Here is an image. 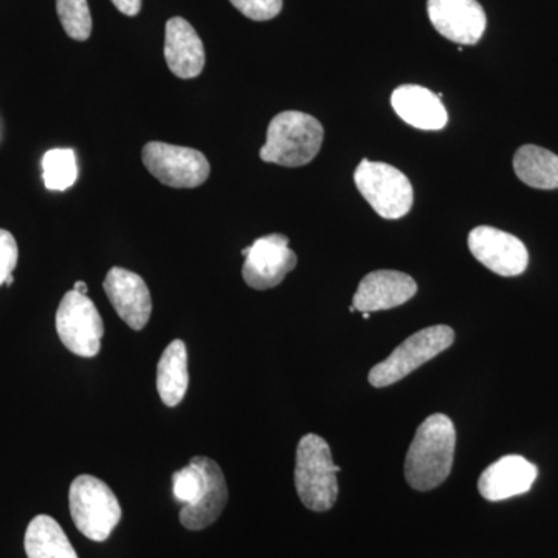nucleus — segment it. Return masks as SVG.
<instances>
[{
	"mask_svg": "<svg viewBox=\"0 0 558 558\" xmlns=\"http://www.w3.org/2000/svg\"><path fill=\"white\" fill-rule=\"evenodd\" d=\"M391 105L400 119L417 130L439 131L449 121V113L438 95L414 84H405L392 92Z\"/></svg>",
	"mask_w": 558,
	"mask_h": 558,
	"instance_id": "nucleus-17",
	"label": "nucleus"
},
{
	"mask_svg": "<svg viewBox=\"0 0 558 558\" xmlns=\"http://www.w3.org/2000/svg\"><path fill=\"white\" fill-rule=\"evenodd\" d=\"M58 17L69 38L87 40L92 33V16L87 0H57Z\"/></svg>",
	"mask_w": 558,
	"mask_h": 558,
	"instance_id": "nucleus-22",
	"label": "nucleus"
},
{
	"mask_svg": "<svg viewBox=\"0 0 558 558\" xmlns=\"http://www.w3.org/2000/svg\"><path fill=\"white\" fill-rule=\"evenodd\" d=\"M355 186L384 219H400L413 207V185L391 165L363 159L354 174Z\"/></svg>",
	"mask_w": 558,
	"mask_h": 558,
	"instance_id": "nucleus-6",
	"label": "nucleus"
},
{
	"mask_svg": "<svg viewBox=\"0 0 558 558\" xmlns=\"http://www.w3.org/2000/svg\"><path fill=\"white\" fill-rule=\"evenodd\" d=\"M337 472L340 468L333 464L329 444L314 433L303 436L296 447L295 487L307 509H332L339 498Z\"/></svg>",
	"mask_w": 558,
	"mask_h": 558,
	"instance_id": "nucleus-3",
	"label": "nucleus"
},
{
	"mask_svg": "<svg viewBox=\"0 0 558 558\" xmlns=\"http://www.w3.org/2000/svg\"><path fill=\"white\" fill-rule=\"evenodd\" d=\"M299 258L289 248L284 234H269L259 238L248 247L242 277L248 288L269 290L284 281L290 271L295 269Z\"/></svg>",
	"mask_w": 558,
	"mask_h": 558,
	"instance_id": "nucleus-9",
	"label": "nucleus"
},
{
	"mask_svg": "<svg viewBox=\"0 0 558 558\" xmlns=\"http://www.w3.org/2000/svg\"><path fill=\"white\" fill-rule=\"evenodd\" d=\"M44 182L51 191L70 189L78 178L76 157L72 149H51L43 160Z\"/></svg>",
	"mask_w": 558,
	"mask_h": 558,
	"instance_id": "nucleus-21",
	"label": "nucleus"
},
{
	"mask_svg": "<svg viewBox=\"0 0 558 558\" xmlns=\"http://www.w3.org/2000/svg\"><path fill=\"white\" fill-rule=\"evenodd\" d=\"M453 341L454 330L450 326H429L418 330L399 344L389 357L369 371V384L376 388L398 384L440 352L447 351Z\"/></svg>",
	"mask_w": 558,
	"mask_h": 558,
	"instance_id": "nucleus-5",
	"label": "nucleus"
},
{
	"mask_svg": "<svg viewBox=\"0 0 558 558\" xmlns=\"http://www.w3.org/2000/svg\"><path fill=\"white\" fill-rule=\"evenodd\" d=\"M234 9L252 21H270L282 10V0H230Z\"/></svg>",
	"mask_w": 558,
	"mask_h": 558,
	"instance_id": "nucleus-24",
	"label": "nucleus"
},
{
	"mask_svg": "<svg viewBox=\"0 0 558 558\" xmlns=\"http://www.w3.org/2000/svg\"><path fill=\"white\" fill-rule=\"evenodd\" d=\"M538 476L537 465L519 454L498 459L481 473L478 490L487 501H502L527 494Z\"/></svg>",
	"mask_w": 558,
	"mask_h": 558,
	"instance_id": "nucleus-14",
	"label": "nucleus"
},
{
	"mask_svg": "<svg viewBox=\"0 0 558 558\" xmlns=\"http://www.w3.org/2000/svg\"><path fill=\"white\" fill-rule=\"evenodd\" d=\"M469 248L483 266L501 277H519L527 269L526 245L494 227H476L470 231Z\"/></svg>",
	"mask_w": 558,
	"mask_h": 558,
	"instance_id": "nucleus-10",
	"label": "nucleus"
},
{
	"mask_svg": "<svg viewBox=\"0 0 558 558\" xmlns=\"http://www.w3.org/2000/svg\"><path fill=\"white\" fill-rule=\"evenodd\" d=\"M69 502L73 523L92 542H106L123 513L108 484L92 475L73 480Z\"/></svg>",
	"mask_w": 558,
	"mask_h": 558,
	"instance_id": "nucleus-4",
	"label": "nucleus"
},
{
	"mask_svg": "<svg viewBox=\"0 0 558 558\" xmlns=\"http://www.w3.org/2000/svg\"><path fill=\"white\" fill-rule=\"evenodd\" d=\"M143 163L163 185L197 189L209 178V161L201 150L150 142L143 148Z\"/></svg>",
	"mask_w": 558,
	"mask_h": 558,
	"instance_id": "nucleus-8",
	"label": "nucleus"
},
{
	"mask_svg": "<svg viewBox=\"0 0 558 558\" xmlns=\"http://www.w3.org/2000/svg\"><path fill=\"white\" fill-rule=\"evenodd\" d=\"M189 352L182 340L168 344L157 366V389L167 407H178L189 389Z\"/></svg>",
	"mask_w": 558,
	"mask_h": 558,
	"instance_id": "nucleus-18",
	"label": "nucleus"
},
{
	"mask_svg": "<svg viewBox=\"0 0 558 558\" xmlns=\"http://www.w3.org/2000/svg\"><path fill=\"white\" fill-rule=\"evenodd\" d=\"M165 60L175 76L196 78L205 68L204 44L193 25L183 17H172L165 31Z\"/></svg>",
	"mask_w": 558,
	"mask_h": 558,
	"instance_id": "nucleus-16",
	"label": "nucleus"
},
{
	"mask_svg": "<svg viewBox=\"0 0 558 558\" xmlns=\"http://www.w3.org/2000/svg\"><path fill=\"white\" fill-rule=\"evenodd\" d=\"M24 545L28 558H78L65 532L49 515H38L31 521Z\"/></svg>",
	"mask_w": 558,
	"mask_h": 558,
	"instance_id": "nucleus-19",
	"label": "nucleus"
},
{
	"mask_svg": "<svg viewBox=\"0 0 558 558\" xmlns=\"http://www.w3.org/2000/svg\"><path fill=\"white\" fill-rule=\"evenodd\" d=\"M20 258L16 240L7 230H0V286L5 284L7 278L13 275Z\"/></svg>",
	"mask_w": 558,
	"mask_h": 558,
	"instance_id": "nucleus-25",
	"label": "nucleus"
},
{
	"mask_svg": "<svg viewBox=\"0 0 558 558\" xmlns=\"http://www.w3.org/2000/svg\"><path fill=\"white\" fill-rule=\"evenodd\" d=\"M120 13L126 16H137L142 10V0H110Z\"/></svg>",
	"mask_w": 558,
	"mask_h": 558,
	"instance_id": "nucleus-26",
	"label": "nucleus"
},
{
	"mask_svg": "<svg viewBox=\"0 0 558 558\" xmlns=\"http://www.w3.org/2000/svg\"><path fill=\"white\" fill-rule=\"evenodd\" d=\"M204 486V473L194 461H190L185 469L172 475V494L175 501L182 502L183 506L194 505L201 498Z\"/></svg>",
	"mask_w": 558,
	"mask_h": 558,
	"instance_id": "nucleus-23",
	"label": "nucleus"
},
{
	"mask_svg": "<svg viewBox=\"0 0 558 558\" xmlns=\"http://www.w3.org/2000/svg\"><path fill=\"white\" fill-rule=\"evenodd\" d=\"M191 461L196 462L204 473L205 486L194 505L183 506L180 510V523L190 531H202L211 526L226 509L229 487L218 462L207 457H194Z\"/></svg>",
	"mask_w": 558,
	"mask_h": 558,
	"instance_id": "nucleus-15",
	"label": "nucleus"
},
{
	"mask_svg": "<svg viewBox=\"0 0 558 558\" xmlns=\"http://www.w3.org/2000/svg\"><path fill=\"white\" fill-rule=\"evenodd\" d=\"M57 330L62 344L80 357H95L101 351L105 325L87 295L75 290L65 293L57 312Z\"/></svg>",
	"mask_w": 558,
	"mask_h": 558,
	"instance_id": "nucleus-7",
	"label": "nucleus"
},
{
	"mask_svg": "<svg viewBox=\"0 0 558 558\" xmlns=\"http://www.w3.org/2000/svg\"><path fill=\"white\" fill-rule=\"evenodd\" d=\"M427 10L433 27L461 46H473L486 32V13L476 0H428Z\"/></svg>",
	"mask_w": 558,
	"mask_h": 558,
	"instance_id": "nucleus-11",
	"label": "nucleus"
},
{
	"mask_svg": "<svg viewBox=\"0 0 558 558\" xmlns=\"http://www.w3.org/2000/svg\"><path fill=\"white\" fill-rule=\"evenodd\" d=\"M73 290H75V292L81 293V295H87V290L89 289H87L86 282L76 281L75 286H73Z\"/></svg>",
	"mask_w": 558,
	"mask_h": 558,
	"instance_id": "nucleus-27",
	"label": "nucleus"
},
{
	"mask_svg": "<svg viewBox=\"0 0 558 558\" xmlns=\"http://www.w3.org/2000/svg\"><path fill=\"white\" fill-rule=\"evenodd\" d=\"M513 170L521 182L538 190L558 189V156L535 145L521 146L513 157Z\"/></svg>",
	"mask_w": 558,
	"mask_h": 558,
	"instance_id": "nucleus-20",
	"label": "nucleus"
},
{
	"mask_svg": "<svg viewBox=\"0 0 558 558\" xmlns=\"http://www.w3.org/2000/svg\"><path fill=\"white\" fill-rule=\"evenodd\" d=\"M416 292V281L410 275L396 270L371 271L360 281L352 306L362 314L395 310L409 303Z\"/></svg>",
	"mask_w": 558,
	"mask_h": 558,
	"instance_id": "nucleus-13",
	"label": "nucleus"
},
{
	"mask_svg": "<svg viewBox=\"0 0 558 558\" xmlns=\"http://www.w3.org/2000/svg\"><path fill=\"white\" fill-rule=\"evenodd\" d=\"M13 281H14L13 275H10V277L7 278L5 284L11 286V284H13Z\"/></svg>",
	"mask_w": 558,
	"mask_h": 558,
	"instance_id": "nucleus-28",
	"label": "nucleus"
},
{
	"mask_svg": "<svg viewBox=\"0 0 558 558\" xmlns=\"http://www.w3.org/2000/svg\"><path fill=\"white\" fill-rule=\"evenodd\" d=\"M457 429L446 414H433L418 425L405 459V478L414 490L439 487L450 476Z\"/></svg>",
	"mask_w": 558,
	"mask_h": 558,
	"instance_id": "nucleus-1",
	"label": "nucleus"
},
{
	"mask_svg": "<svg viewBox=\"0 0 558 558\" xmlns=\"http://www.w3.org/2000/svg\"><path fill=\"white\" fill-rule=\"evenodd\" d=\"M369 315V312H363V318L368 319Z\"/></svg>",
	"mask_w": 558,
	"mask_h": 558,
	"instance_id": "nucleus-29",
	"label": "nucleus"
},
{
	"mask_svg": "<svg viewBox=\"0 0 558 558\" xmlns=\"http://www.w3.org/2000/svg\"><path fill=\"white\" fill-rule=\"evenodd\" d=\"M106 295L119 317L131 329L142 330L153 314V300L145 279L121 267H112L102 282Z\"/></svg>",
	"mask_w": 558,
	"mask_h": 558,
	"instance_id": "nucleus-12",
	"label": "nucleus"
},
{
	"mask_svg": "<svg viewBox=\"0 0 558 558\" xmlns=\"http://www.w3.org/2000/svg\"><path fill=\"white\" fill-rule=\"evenodd\" d=\"M325 130L310 113L288 110L270 121L260 160L281 167L299 168L311 163L322 149Z\"/></svg>",
	"mask_w": 558,
	"mask_h": 558,
	"instance_id": "nucleus-2",
	"label": "nucleus"
}]
</instances>
